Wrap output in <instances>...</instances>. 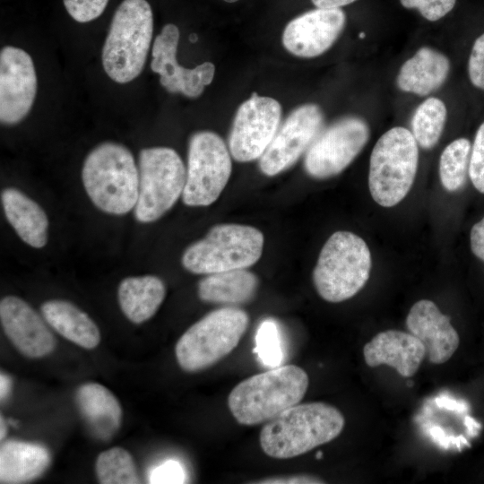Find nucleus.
I'll return each instance as SVG.
<instances>
[{
	"label": "nucleus",
	"mask_w": 484,
	"mask_h": 484,
	"mask_svg": "<svg viewBox=\"0 0 484 484\" xmlns=\"http://www.w3.org/2000/svg\"><path fill=\"white\" fill-rule=\"evenodd\" d=\"M344 424L342 413L328 403H298L264 425L260 445L272 458H293L333 440Z\"/></svg>",
	"instance_id": "f257e3e1"
},
{
	"label": "nucleus",
	"mask_w": 484,
	"mask_h": 484,
	"mask_svg": "<svg viewBox=\"0 0 484 484\" xmlns=\"http://www.w3.org/2000/svg\"><path fill=\"white\" fill-rule=\"evenodd\" d=\"M308 384L300 367L279 366L238 383L229 394L228 406L239 424H261L299 403Z\"/></svg>",
	"instance_id": "f03ea898"
},
{
	"label": "nucleus",
	"mask_w": 484,
	"mask_h": 484,
	"mask_svg": "<svg viewBox=\"0 0 484 484\" xmlns=\"http://www.w3.org/2000/svg\"><path fill=\"white\" fill-rule=\"evenodd\" d=\"M82 179L91 201L102 212L123 215L135 207L139 170L125 146L104 142L93 148L84 160Z\"/></svg>",
	"instance_id": "7ed1b4c3"
},
{
	"label": "nucleus",
	"mask_w": 484,
	"mask_h": 484,
	"mask_svg": "<svg viewBox=\"0 0 484 484\" xmlns=\"http://www.w3.org/2000/svg\"><path fill=\"white\" fill-rule=\"evenodd\" d=\"M153 32V15L146 0H124L116 10L101 54L108 76L127 83L142 73Z\"/></svg>",
	"instance_id": "20e7f679"
},
{
	"label": "nucleus",
	"mask_w": 484,
	"mask_h": 484,
	"mask_svg": "<svg viewBox=\"0 0 484 484\" xmlns=\"http://www.w3.org/2000/svg\"><path fill=\"white\" fill-rule=\"evenodd\" d=\"M371 255L367 243L350 231H337L325 242L313 271L319 296L338 303L356 295L367 283Z\"/></svg>",
	"instance_id": "39448f33"
},
{
	"label": "nucleus",
	"mask_w": 484,
	"mask_h": 484,
	"mask_svg": "<svg viewBox=\"0 0 484 484\" xmlns=\"http://www.w3.org/2000/svg\"><path fill=\"white\" fill-rule=\"evenodd\" d=\"M249 325L242 309L225 307L213 310L191 325L175 346L179 367L186 372L206 369L229 355Z\"/></svg>",
	"instance_id": "423d86ee"
},
{
	"label": "nucleus",
	"mask_w": 484,
	"mask_h": 484,
	"mask_svg": "<svg viewBox=\"0 0 484 484\" xmlns=\"http://www.w3.org/2000/svg\"><path fill=\"white\" fill-rule=\"evenodd\" d=\"M264 244L263 233L255 227L218 224L185 250L181 262L186 270L195 274L246 269L260 259Z\"/></svg>",
	"instance_id": "0eeeda50"
},
{
	"label": "nucleus",
	"mask_w": 484,
	"mask_h": 484,
	"mask_svg": "<svg viewBox=\"0 0 484 484\" xmlns=\"http://www.w3.org/2000/svg\"><path fill=\"white\" fill-rule=\"evenodd\" d=\"M418 143L408 129L401 126L385 132L370 156L368 186L381 206L399 203L410 191L418 168Z\"/></svg>",
	"instance_id": "6e6552de"
},
{
	"label": "nucleus",
	"mask_w": 484,
	"mask_h": 484,
	"mask_svg": "<svg viewBox=\"0 0 484 484\" xmlns=\"http://www.w3.org/2000/svg\"><path fill=\"white\" fill-rule=\"evenodd\" d=\"M138 170L134 216L138 221L149 223L163 216L182 196L186 169L175 150L151 147L139 152Z\"/></svg>",
	"instance_id": "1a4fd4ad"
},
{
	"label": "nucleus",
	"mask_w": 484,
	"mask_h": 484,
	"mask_svg": "<svg viewBox=\"0 0 484 484\" xmlns=\"http://www.w3.org/2000/svg\"><path fill=\"white\" fill-rule=\"evenodd\" d=\"M230 152L216 133L199 131L188 143L182 200L188 206H208L225 188L232 170Z\"/></svg>",
	"instance_id": "9d476101"
},
{
	"label": "nucleus",
	"mask_w": 484,
	"mask_h": 484,
	"mask_svg": "<svg viewBox=\"0 0 484 484\" xmlns=\"http://www.w3.org/2000/svg\"><path fill=\"white\" fill-rule=\"evenodd\" d=\"M369 137L366 121L346 117L320 132L307 149L304 168L315 178H326L344 170L358 156Z\"/></svg>",
	"instance_id": "9b49d317"
},
{
	"label": "nucleus",
	"mask_w": 484,
	"mask_h": 484,
	"mask_svg": "<svg viewBox=\"0 0 484 484\" xmlns=\"http://www.w3.org/2000/svg\"><path fill=\"white\" fill-rule=\"evenodd\" d=\"M281 106L271 97L253 93L237 110L229 136V150L239 162L260 159L277 133Z\"/></svg>",
	"instance_id": "f8f14e48"
},
{
	"label": "nucleus",
	"mask_w": 484,
	"mask_h": 484,
	"mask_svg": "<svg viewBox=\"0 0 484 484\" xmlns=\"http://www.w3.org/2000/svg\"><path fill=\"white\" fill-rule=\"evenodd\" d=\"M323 124L324 114L317 105L296 108L259 159L261 171L272 177L292 166L320 134Z\"/></svg>",
	"instance_id": "ddd939ff"
},
{
	"label": "nucleus",
	"mask_w": 484,
	"mask_h": 484,
	"mask_svg": "<svg viewBox=\"0 0 484 484\" xmlns=\"http://www.w3.org/2000/svg\"><path fill=\"white\" fill-rule=\"evenodd\" d=\"M38 81L31 56L23 49L6 46L0 52V121L13 125L30 111Z\"/></svg>",
	"instance_id": "4468645a"
},
{
	"label": "nucleus",
	"mask_w": 484,
	"mask_h": 484,
	"mask_svg": "<svg viewBox=\"0 0 484 484\" xmlns=\"http://www.w3.org/2000/svg\"><path fill=\"white\" fill-rule=\"evenodd\" d=\"M178 40V28L166 24L154 39L151 69L160 75V84L169 92L197 98L212 82L215 66L208 61L192 69L180 65L177 60Z\"/></svg>",
	"instance_id": "2eb2a0df"
},
{
	"label": "nucleus",
	"mask_w": 484,
	"mask_h": 484,
	"mask_svg": "<svg viewBox=\"0 0 484 484\" xmlns=\"http://www.w3.org/2000/svg\"><path fill=\"white\" fill-rule=\"evenodd\" d=\"M345 22L346 15L341 8L310 10L286 25L282 33V44L296 56H318L336 41Z\"/></svg>",
	"instance_id": "dca6fc26"
},
{
	"label": "nucleus",
	"mask_w": 484,
	"mask_h": 484,
	"mask_svg": "<svg viewBox=\"0 0 484 484\" xmlns=\"http://www.w3.org/2000/svg\"><path fill=\"white\" fill-rule=\"evenodd\" d=\"M43 318L18 297L6 296L0 302V320L4 332L13 346L26 357L42 358L56 347V339Z\"/></svg>",
	"instance_id": "f3484780"
},
{
	"label": "nucleus",
	"mask_w": 484,
	"mask_h": 484,
	"mask_svg": "<svg viewBox=\"0 0 484 484\" xmlns=\"http://www.w3.org/2000/svg\"><path fill=\"white\" fill-rule=\"evenodd\" d=\"M406 326L424 345L427 359L433 364L447 361L459 347V335L431 300L421 299L410 309Z\"/></svg>",
	"instance_id": "a211bd4d"
},
{
	"label": "nucleus",
	"mask_w": 484,
	"mask_h": 484,
	"mask_svg": "<svg viewBox=\"0 0 484 484\" xmlns=\"http://www.w3.org/2000/svg\"><path fill=\"white\" fill-rule=\"evenodd\" d=\"M363 355L371 367L386 365L402 376L411 377L419 370L426 350L422 342L410 332L387 330L365 344Z\"/></svg>",
	"instance_id": "6ab92c4d"
},
{
	"label": "nucleus",
	"mask_w": 484,
	"mask_h": 484,
	"mask_svg": "<svg viewBox=\"0 0 484 484\" xmlns=\"http://www.w3.org/2000/svg\"><path fill=\"white\" fill-rule=\"evenodd\" d=\"M75 402L91 432L98 439L108 440L119 429L122 408L107 387L98 383H85L76 390Z\"/></svg>",
	"instance_id": "aec40b11"
},
{
	"label": "nucleus",
	"mask_w": 484,
	"mask_h": 484,
	"mask_svg": "<svg viewBox=\"0 0 484 484\" xmlns=\"http://www.w3.org/2000/svg\"><path fill=\"white\" fill-rule=\"evenodd\" d=\"M449 71L450 62L444 54L422 47L403 63L396 83L402 91L426 96L442 86Z\"/></svg>",
	"instance_id": "412c9836"
},
{
	"label": "nucleus",
	"mask_w": 484,
	"mask_h": 484,
	"mask_svg": "<svg viewBox=\"0 0 484 484\" xmlns=\"http://www.w3.org/2000/svg\"><path fill=\"white\" fill-rule=\"evenodd\" d=\"M1 202L5 218L21 239L32 247H43L48 241V220L40 205L14 187L2 191Z\"/></svg>",
	"instance_id": "4be33fe9"
},
{
	"label": "nucleus",
	"mask_w": 484,
	"mask_h": 484,
	"mask_svg": "<svg viewBox=\"0 0 484 484\" xmlns=\"http://www.w3.org/2000/svg\"><path fill=\"white\" fill-rule=\"evenodd\" d=\"M51 461L45 446L25 441L9 440L0 446V482L24 483L39 478Z\"/></svg>",
	"instance_id": "5701e85b"
},
{
	"label": "nucleus",
	"mask_w": 484,
	"mask_h": 484,
	"mask_svg": "<svg viewBox=\"0 0 484 484\" xmlns=\"http://www.w3.org/2000/svg\"><path fill=\"white\" fill-rule=\"evenodd\" d=\"M40 310L46 322L66 340L86 350L99 345V327L85 312L71 302L48 300L41 305Z\"/></svg>",
	"instance_id": "b1692460"
},
{
	"label": "nucleus",
	"mask_w": 484,
	"mask_h": 484,
	"mask_svg": "<svg viewBox=\"0 0 484 484\" xmlns=\"http://www.w3.org/2000/svg\"><path fill=\"white\" fill-rule=\"evenodd\" d=\"M259 285L255 274L246 269H236L207 274L197 286L202 301L229 307L252 300Z\"/></svg>",
	"instance_id": "393cba45"
},
{
	"label": "nucleus",
	"mask_w": 484,
	"mask_h": 484,
	"mask_svg": "<svg viewBox=\"0 0 484 484\" xmlns=\"http://www.w3.org/2000/svg\"><path fill=\"white\" fill-rule=\"evenodd\" d=\"M165 296L163 281L154 275L125 278L117 290L120 308L134 324H142L153 316Z\"/></svg>",
	"instance_id": "a878e982"
},
{
	"label": "nucleus",
	"mask_w": 484,
	"mask_h": 484,
	"mask_svg": "<svg viewBox=\"0 0 484 484\" xmlns=\"http://www.w3.org/2000/svg\"><path fill=\"white\" fill-rule=\"evenodd\" d=\"M446 119L445 103L437 98H428L416 108L412 119V134L417 143L431 149L438 142Z\"/></svg>",
	"instance_id": "bb28decb"
},
{
	"label": "nucleus",
	"mask_w": 484,
	"mask_h": 484,
	"mask_svg": "<svg viewBox=\"0 0 484 484\" xmlns=\"http://www.w3.org/2000/svg\"><path fill=\"white\" fill-rule=\"evenodd\" d=\"M471 145L468 139L458 138L443 151L439 160V176L449 192L461 189L469 175Z\"/></svg>",
	"instance_id": "cd10ccee"
},
{
	"label": "nucleus",
	"mask_w": 484,
	"mask_h": 484,
	"mask_svg": "<svg viewBox=\"0 0 484 484\" xmlns=\"http://www.w3.org/2000/svg\"><path fill=\"white\" fill-rule=\"evenodd\" d=\"M95 471L102 484L140 483L133 457L122 447H112L100 453L96 460Z\"/></svg>",
	"instance_id": "c85d7f7f"
},
{
	"label": "nucleus",
	"mask_w": 484,
	"mask_h": 484,
	"mask_svg": "<svg viewBox=\"0 0 484 484\" xmlns=\"http://www.w3.org/2000/svg\"><path fill=\"white\" fill-rule=\"evenodd\" d=\"M254 352L264 367L273 368L283 360L281 338L278 324L272 319L263 321L255 337Z\"/></svg>",
	"instance_id": "c756f323"
},
{
	"label": "nucleus",
	"mask_w": 484,
	"mask_h": 484,
	"mask_svg": "<svg viewBox=\"0 0 484 484\" xmlns=\"http://www.w3.org/2000/svg\"><path fill=\"white\" fill-rule=\"evenodd\" d=\"M469 177L474 187L484 194V122L479 126L471 147Z\"/></svg>",
	"instance_id": "7c9ffc66"
},
{
	"label": "nucleus",
	"mask_w": 484,
	"mask_h": 484,
	"mask_svg": "<svg viewBox=\"0 0 484 484\" xmlns=\"http://www.w3.org/2000/svg\"><path fill=\"white\" fill-rule=\"evenodd\" d=\"M70 16L78 22H89L99 17L108 0H63Z\"/></svg>",
	"instance_id": "2f4dec72"
},
{
	"label": "nucleus",
	"mask_w": 484,
	"mask_h": 484,
	"mask_svg": "<svg viewBox=\"0 0 484 484\" xmlns=\"http://www.w3.org/2000/svg\"><path fill=\"white\" fill-rule=\"evenodd\" d=\"M408 9H418L420 14L430 22L446 15L454 6L456 0H400Z\"/></svg>",
	"instance_id": "473e14b6"
},
{
	"label": "nucleus",
	"mask_w": 484,
	"mask_h": 484,
	"mask_svg": "<svg viewBox=\"0 0 484 484\" xmlns=\"http://www.w3.org/2000/svg\"><path fill=\"white\" fill-rule=\"evenodd\" d=\"M186 473L183 465L176 460H168L154 467L149 474V482L154 484L185 483Z\"/></svg>",
	"instance_id": "72a5a7b5"
},
{
	"label": "nucleus",
	"mask_w": 484,
	"mask_h": 484,
	"mask_svg": "<svg viewBox=\"0 0 484 484\" xmlns=\"http://www.w3.org/2000/svg\"><path fill=\"white\" fill-rule=\"evenodd\" d=\"M468 73L471 83L484 90V33L474 42L468 62Z\"/></svg>",
	"instance_id": "f704fd0d"
},
{
	"label": "nucleus",
	"mask_w": 484,
	"mask_h": 484,
	"mask_svg": "<svg viewBox=\"0 0 484 484\" xmlns=\"http://www.w3.org/2000/svg\"><path fill=\"white\" fill-rule=\"evenodd\" d=\"M254 483L262 484H318L324 483L323 480L318 477L308 474L279 476L263 479L260 481H255Z\"/></svg>",
	"instance_id": "c9c22d12"
},
{
	"label": "nucleus",
	"mask_w": 484,
	"mask_h": 484,
	"mask_svg": "<svg viewBox=\"0 0 484 484\" xmlns=\"http://www.w3.org/2000/svg\"><path fill=\"white\" fill-rule=\"evenodd\" d=\"M470 240L472 253L484 263V217L471 228Z\"/></svg>",
	"instance_id": "e433bc0d"
},
{
	"label": "nucleus",
	"mask_w": 484,
	"mask_h": 484,
	"mask_svg": "<svg viewBox=\"0 0 484 484\" xmlns=\"http://www.w3.org/2000/svg\"><path fill=\"white\" fill-rule=\"evenodd\" d=\"M435 402L441 409L454 411L460 413L466 412L469 410V404L465 401H459L446 394L437 396Z\"/></svg>",
	"instance_id": "4c0bfd02"
},
{
	"label": "nucleus",
	"mask_w": 484,
	"mask_h": 484,
	"mask_svg": "<svg viewBox=\"0 0 484 484\" xmlns=\"http://www.w3.org/2000/svg\"><path fill=\"white\" fill-rule=\"evenodd\" d=\"M316 8L333 9L341 8L357 0H311Z\"/></svg>",
	"instance_id": "58836bf2"
},
{
	"label": "nucleus",
	"mask_w": 484,
	"mask_h": 484,
	"mask_svg": "<svg viewBox=\"0 0 484 484\" xmlns=\"http://www.w3.org/2000/svg\"><path fill=\"white\" fill-rule=\"evenodd\" d=\"M12 387V380L6 374H0V399L4 401L10 394Z\"/></svg>",
	"instance_id": "ea45409f"
},
{
	"label": "nucleus",
	"mask_w": 484,
	"mask_h": 484,
	"mask_svg": "<svg viewBox=\"0 0 484 484\" xmlns=\"http://www.w3.org/2000/svg\"><path fill=\"white\" fill-rule=\"evenodd\" d=\"M464 424L467 428L468 434L471 436H477L479 434V429L481 428V424L468 415L464 418Z\"/></svg>",
	"instance_id": "a19ab883"
},
{
	"label": "nucleus",
	"mask_w": 484,
	"mask_h": 484,
	"mask_svg": "<svg viewBox=\"0 0 484 484\" xmlns=\"http://www.w3.org/2000/svg\"><path fill=\"white\" fill-rule=\"evenodd\" d=\"M6 434V422L3 416L0 418V439L3 440Z\"/></svg>",
	"instance_id": "79ce46f5"
},
{
	"label": "nucleus",
	"mask_w": 484,
	"mask_h": 484,
	"mask_svg": "<svg viewBox=\"0 0 484 484\" xmlns=\"http://www.w3.org/2000/svg\"><path fill=\"white\" fill-rule=\"evenodd\" d=\"M189 39L191 42H195V40L197 39V36L195 34H191Z\"/></svg>",
	"instance_id": "37998d69"
},
{
	"label": "nucleus",
	"mask_w": 484,
	"mask_h": 484,
	"mask_svg": "<svg viewBox=\"0 0 484 484\" xmlns=\"http://www.w3.org/2000/svg\"><path fill=\"white\" fill-rule=\"evenodd\" d=\"M323 456V453L322 452H318L315 455L316 459H321Z\"/></svg>",
	"instance_id": "c03bdc74"
},
{
	"label": "nucleus",
	"mask_w": 484,
	"mask_h": 484,
	"mask_svg": "<svg viewBox=\"0 0 484 484\" xmlns=\"http://www.w3.org/2000/svg\"><path fill=\"white\" fill-rule=\"evenodd\" d=\"M223 1L228 2V3H234V2H237L238 0H223Z\"/></svg>",
	"instance_id": "a18cd8bd"
},
{
	"label": "nucleus",
	"mask_w": 484,
	"mask_h": 484,
	"mask_svg": "<svg viewBox=\"0 0 484 484\" xmlns=\"http://www.w3.org/2000/svg\"><path fill=\"white\" fill-rule=\"evenodd\" d=\"M365 36H366V34L364 32H360L359 38H364Z\"/></svg>",
	"instance_id": "49530a36"
}]
</instances>
